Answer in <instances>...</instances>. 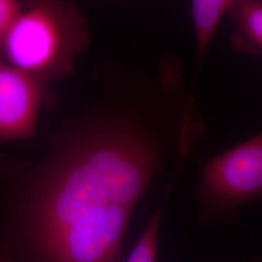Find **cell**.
Instances as JSON below:
<instances>
[{"label": "cell", "mask_w": 262, "mask_h": 262, "mask_svg": "<svg viewBox=\"0 0 262 262\" xmlns=\"http://www.w3.org/2000/svg\"><path fill=\"white\" fill-rule=\"evenodd\" d=\"M100 92L59 138L29 219L37 262H124L131 217L154 181L184 168L206 133L181 57L97 70Z\"/></svg>", "instance_id": "6da1fadb"}, {"label": "cell", "mask_w": 262, "mask_h": 262, "mask_svg": "<svg viewBox=\"0 0 262 262\" xmlns=\"http://www.w3.org/2000/svg\"><path fill=\"white\" fill-rule=\"evenodd\" d=\"M91 41L90 24L72 0H20L0 57L50 84L74 71Z\"/></svg>", "instance_id": "7a4b0ae2"}, {"label": "cell", "mask_w": 262, "mask_h": 262, "mask_svg": "<svg viewBox=\"0 0 262 262\" xmlns=\"http://www.w3.org/2000/svg\"><path fill=\"white\" fill-rule=\"evenodd\" d=\"M198 162L201 178L193 197L200 225H234L241 207L261 200V132Z\"/></svg>", "instance_id": "3957f363"}, {"label": "cell", "mask_w": 262, "mask_h": 262, "mask_svg": "<svg viewBox=\"0 0 262 262\" xmlns=\"http://www.w3.org/2000/svg\"><path fill=\"white\" fill-rule=\"evenodd\" d=\"M54 102L50 84L0 57V140L30 138L41 110Z\"/></svg>", "instance_id": "277c9868"}, {"label": "cell", "mask_w": 262, "mask_h": 262, "mask_svg": "<svg viewBox=\"0 0 262 262\" xmlns=\"http://www.w3.org/2000/svg\"><path fill=\"white\" fill-rule=\"evenodd\" d=\"M227 13L233 27L232 49L244 56H261L262 0H233Z\"/></svg>", "instance_id": "5b68a950"}, {"label": "cell", "mask_w": 262, "mask_h": 262, "mask_svg": "<svg viewBox=\"0 0 262 262\" xmlns=\"http://www.w3.org/2000/svg\"><path fill=\"white\" fill-rule=\"evenodd\" d=\"M233 0H191L190 9L195 38V74L191 86L195 91L208 50Z\"/></svg>", "instance_id": "8992f818"}, {"label": "cell", "mask_w": 262, "mask_h": 262, "mask_svg": "<svg viewBox=\"0 0 262 262\" xmlns=\"http://www.w3.org/2000/svg\"><path fill=\"white\" fill-rule=\"evenodd\" d=\"M176 181L171 180L158 209L150 215L140 237L124 262H157L159 254V236L162 217L169 199L173 194Z\"/></svg>", "instance_id": "52a82bcc"}, {"label": "cell", "mask_w": 262, "mask_h": 262, "mask_svg": "<svg viewBox=\"0 0 262 262\" xmlns=\"http://www.w3.org/2000/svg\"><path fill=\"white\" fill-rule=\"evenodd\" d=\"M20 0H0V47L19 11Z\"/></svg>", "instance_id": "ba28073f"}, {"label": "cell", "mask_w": 262, "mask_h": 262, "mask_svg": "<svg viewBox=\"0 0 262 262\" xmlns=\"http://www.w3.org/2000/svg\"><path fill=\"white\" fill-rule=\"evenodd\" d=\"M244 262H262L261 258H253V259H249Z\"/></svg>", "instance_id": "9c48e42d"}]
</instances>
